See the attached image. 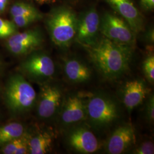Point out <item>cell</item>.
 Here are the masks:
<instances>
[{
  "instance_id": "cell-24",
  "label": "cell",
  "mask_w": 154,
  "mask_h": 154,
  "mask_svg": "<svg viewBox=\"0 0 154 154\" xmlns=\"http://www.w3.org/2000/svg\"><path fill=\"white\" fill-rule=\"evenodd\" d=\"M146 116L149 122H152L154 120V95H150L146 105Z\"/></svg>"
},
{
  "instance_id": "cell-29",
  "label": "cell",
  "mask_w": 154,
  "mask_h": 154,
  "mask_svg": "<svg viewBox=\"0 0 154 154\" xmlns=\"http://www.w3.org/2000/svg\"><path fill=\"white\" fill-rule=\"evenodd\" d=\"M72 1H75V0H72Z\"/></svg>"
},
{
  "instance_id": "cell-18",
  "label": "cell",
  "mask_w": 154,
  "mask_h": 154,
  "mask_svg": "<svg viewBox=\"0 0 154 154\" xmlns=\"http://www.w3.org/2000/svg\"><path fill=\"white\" fill-rule=\"evenodd\" d=\"M11 17L38 16L42 17V14L34 6L25 2H17L11 6L10 9Z\"/></svg>"
},
{
  "instance_id": "cell-22",
  "label": "cell",
  "mask_w": 154,
  "mask_h": 154,
  "mask_svg": "<svg viewBox=\"0 0 154 154\" xmlns=\"http://www.w3.org/2000/svg\"><path fill=\"white\" fill-rule=\"evenodd\" d=\"M12 21L18 28H24L33 23V22L37 21L42 18V17L38 16H15L11 17Z\"/></svg>"
},
{
  "instance_id": "cell-27",
  "label": "cell",
  "mask_w": 154,
  "mask_h": 154,
  "mask_svg": "<svg viewBox=\"0 0 154 154\" xmlns=\"http://www.w3.org/2000/svg\"><path fill=\"white\" fill-rule=\"evenodd\" d=\"M9 0H0V14L5 11Z\"/></svg>"
},
{
  "instance_id": "cell-2",
  "label": "cell",
  "mask_w": 154,
  "mask_h": 154,
  "mask_svg": "<svg viewBox=\"0 0 154 154\" xmlns=\"http://www.w3.org/2000/svg\"><path fill=\"white\" fill-rule=\"evenodd\" d=\"M77 17L70 8L60 6L51 11L46 25L53 42L61 48H69L75 37Z\"/></svg>"
},
{
  "instance_id": "cell-8",
  "label": "cell",
  "mask_w": 154,
  "mask_h": 154,
  "mask_svg": "<svg viewBox=\"0 0 154 154\" xmlns=\"http://www.w3.org/2000/svg\"><path fill=\"white\" fill-rule=\"evenodd\" d=\"M24 72L36 79H46L53 76L55 65L49 55L44 53H34L22 64Z\"/></svg>"
},
{
  "instance_id": "cell-25",
  "label": "cell",
  "mask_w": 154,
  "mask_h": 154,
  "mask_svg": "<svg viewBox=\"0 0 154 154\" xmlns=\"http://www.w3.org/2000/svg\"><path fill=\"white\" fill-rule=\"evenodd\" d=\"M140 4L145 11H152L154 9V0H140Z\"/></svg>"
},
{
  "instance_id": "cell-20",
  "label": "cell",
  "mask_w": 154,
  "mask_h": 154,
  "mask_svg": "<svg viewBox=\"0 0 154 154\" xmlns=\"http://www.w3.org/2000/svg\"><path fill=\"white\" fill-rule=\"evenodd\" d=\"M143 71L144 74L149 82H154V56L149 55L143 62Z\"/></svg>"
},
{
  "instance_id": "cell-16",
  "label": "cell",
  "mask_w": 154,
  "mask_h": 154,
  "mask_svg": "<svg viewBox=\"0 0 154 154\" xmlns=\"http://www.w3.org/2000/svg\"><path fill=\"white\" fill-rule=\"evenodd\" d=\"M53 143L52 137L47 132L38 134L29 139V152L32 154H44L49 151Z\"/></svg>"
},
{
  "instance_id": "cell-23",
  "label": "cell",
  "mask_w": 154,
  "mask_h": 154,
  "mask_svg": "<svg viewBox=\"0 0 154 154\" xmlns=\"http://www.w3.org/2000/svg\"><path fill=\"white\" fill-rule=\"evenodd\" d=\"M135 154H153L154 153V143L151 141H146L141 143L139 147L133 151Z\"/></svg>"
},
{
  "instance_id": "cell-15",
  "label": "cell",
  "mask_w": 154,
  "mask_h": 154,
  "mask_svg": "<svg viewBox=\"0 0 154 154\" xmlns=\"http://www.w3.org/2000/svg\"><path fill=\"white\" fill-rule=\"evenodd\" d=\"M63 70L67 78L72 82H85L90 79V69L82 61L75 58L64 60Z\"/></svg>"
},
{
  "instance_id": "cell-10",
  "label": "cell",
  "mask_w": 154,
  "mask_h": 154,
  "mask_svg": "<svg viewBox=\"0 0 154 154\" xmlns=\"http://www.w3.org/2000/svg\"><path fill=\"white\" fill-rule=\"evenodd\" d=\"M37 111L42 118H49L59 109L62 98L61 89L55 85H45L41 88Z\"/></svg>"
},
{
  "instance_id": "cell-1",
  "label": "cell",
  "mask_w": 154,
  "mask_h": 154,
  "mask_svg": "<svg viewBox=\"0 0 154 154\" xmlns=\"http://www.w3.org/2000/svg\"><path fill=\"white\" fill-rule=\"evenodd\" d=\"M81 46L97 69L107 79H116L129 69L133 46L116 43L104 36L93 44Z\"/></svg>"
},
{
  "instance_id": "cell-11",
  "label": "cell",
  "mask_w": 154,
  "mask_h": 154,
  "mask_svg": "<svg viewBox=\"0 0 154 154\" xmlns=\"http://www.w3.org/2000/svg\"><path fill=\"white\" fill-rule=\"evenodd\" d=\"M135 142V130L131 125L119 126L112 133L107 142V152L110 154H122Z\"/></svg>"
},
{
  "instance_id": "cell-5",
  "label": "cell",
  "mask_w": 154,
  "mask_h": 154,
  "mask_svg": "<svg viewBox=\"0 0 154 154\" xmlns=\"http://www.w3.org/2000/svg\"><path fill=\"white\" fill-rule=\"evenodd\" d=\"M99 32L103 36L121 44L134 47L136 34L122 18L106 12L100 18Z\"/></svg>"
},
{
  "instance_id": "cell-7",
  "label": "cell",
  "mask_w": 154,
  "mask_h": 154,
  "mask_svg": "<svg viewBox=\"0 0 154 154\" xmlns=\"http://www.w3.org/2000/svg\"><path fill=\"white\" fill-rule=\"evenodd\" d=\"M42 42L43 37L39 30H29L9 37L6 47L13 54L24 55L38 48Z\"/></svg>"
},
{
  "instance_id": "cell-13",
  "label": "cell",
  "mask_w": 154,
  "mask_h": 154,
  "mask_svg": "<svg viewBox=\"0 0 154 154\" xmlns=\"http://www.w3.org/2000/svg\"><path fill=\"white\" fill-rule=\"evenodd\" d=\"M149 90L142 79H135L126 83L122 90L123 102L128 112H131L146 99Z\"/></svg>"
},
{
  "instance_id": "cell-3",
  "label": "cell",
  "mask_w": 154,
  "mask_h": 154,
  "mask_svg": "<svg viewBox=\"0 0 154 154\" xmlns=\"http://www.w3.org/2000/svg\"><path fill=\"white\" fill-rule=\"evenodd\" d=\"M5 93L8 106L16 112L29 110L36 99V92L34 88L20 75H14L9 79Z\"/></svg>"
},
{
  "instance_id": "cell-9",
  "label": "cell",
  "mask_w": 154,
  "mask_h": 154,
  "mask_svg": "<svg viewBox=\"0 0 154 154\" xmlns=\"http://www.w3.org/2000/svg\"><path fill=\"white\" fill-rule=\"evenodd\" d=\"M137 35L143 30L144 18L132 0H105Z\"/></svg>"
},
{
  "instance_id": "cell-12",
  "label": "cell",
  "mask_w": 154,
  "mask_h": 154,
  "mask_svg": "<svg viewBox=\"0 0 154 154\" xmlns=\"http://www.w3.org/2000/svg\"><path fill=\"white\" fill-rule=\"evenodd\" d=\"M72 149L82 154H92L99 149V142L93 132L83 127L72 130L68 136Z\"/></svg>"
},
{
  "instance_id": "cell-21",
  "label": "cell",
  "mask_w": 154,
  "mask_h": 154,
  "mask_svg": "<svg viewBox=\"0 0 154 154\" xmlns=\"http://www.w3.org/2000/svg\"><path fill=\"white\" fill-rule=\"evenodd\" d=\"M28 139V137L23 134L20 138H16L8 143H6L4 145L2 151V153L5 154H15V152L18 148Z\"/></svg>"
},
{
  "instance_id": "cell-19",
  "label": "cell",
  "mask_w": 154,
  "mask_h": 154,
  "mask_svg": "<svg viewBox=\"0 0 154 154\" xmlns=\"http://www.w3.org/2000/svg\"><path fill=\"white\" fill-rule=\"evenodd\" d=\"M17 28L13 21L0 17V38L10 37L16 33Z\"/></svg>"
},
{
  "instance_id": "cell-4",
  "label": "cell",
  "mask_w": 154,
  "mask_h": 154,
  "mask_svg": "<svg viewBox=\"0 0 154 154\" xmlns=\"http://www.w3.org/2000/svg\"><path fill=\"white\" fill-rule=\"evenodd\" d=\"M86 107L87 116L94 126L97 127L107 126L119 116L116 102L103 95L91 96Z\"/></svg>"
},
{
  "instance_id": "cell-17",
  "label": "cell",
  "mask_w": 154,
  "mask_h": 154,
  "mask_svg": "<svg viewBox=\"0 0 154 154\" xmlns=\"http://www.w3.org/2000/svg\"><path fill=\"white\" fill-rule=\"evenodd\" d=\"M24 127L20 123L11 122L0 127V146L20 138L24 134Z\"/></svg>"
},
{
  "instance_id": "cell-14",
  "label": "cell",
  "mask_w": 154,
  "mask_h": 154,
  "mask_svg": "<svg viewBox=\"0 0 154 154\" xmlns=\"http://www.w3.org/2000/svg\"><path fill=\"white\" fill-rule=\"evenodd\" d=\"M86 117V107L82 98L78 95L68 97L62 110L61 121L63 124L70 125L85 120Z\"/></svg>"
},
{
  "instance_id": "cell-28",
  "label": "cell",
  "mask_w": 154,
  "mask_h": 154,
  "mask_svg": "<svg viewBox=\"0 0 154 154\" xmlns=\"http://www.w3.org/2000/svg\"><path fill=\"white\" fill-rule=\"evenodd\" d=\"M36 2H38L39 4H45V3H49L53 2L54 0H34Z\"/></svg>"
},
{
  "instance_id": "cell-6",
  "label": "cell",
  "mask_w": 154,
  "mask_h": 154,
  "mask_svg": "<svg viewBox=\"0 0 154 154\" xmlns=\"http://www.w3.org/2000/svg\"><path fill=\"white\" fill-rule=\"evenodd\" d=\"M100 17L96 8L91 7L77 17L75 38L81 45L94 44L98 38Z\"/></svg>"
},
{
  "instance_id": "cell-26",
  "label": "cell",
  "mask_w": 154,
  "mask_h": 154,
  "mask_svg": "<svg viewBox=\"0 0 154 154\" xmlns=\"http://www.w3.org/2000/svg\"><path fill=\"white\" fill-rule=\"evenodd\" d=\"M146 38L147 39V42L151 44L154 43V29H151L147 33L146 35Z\"/></svg>"
}]
</instances>
